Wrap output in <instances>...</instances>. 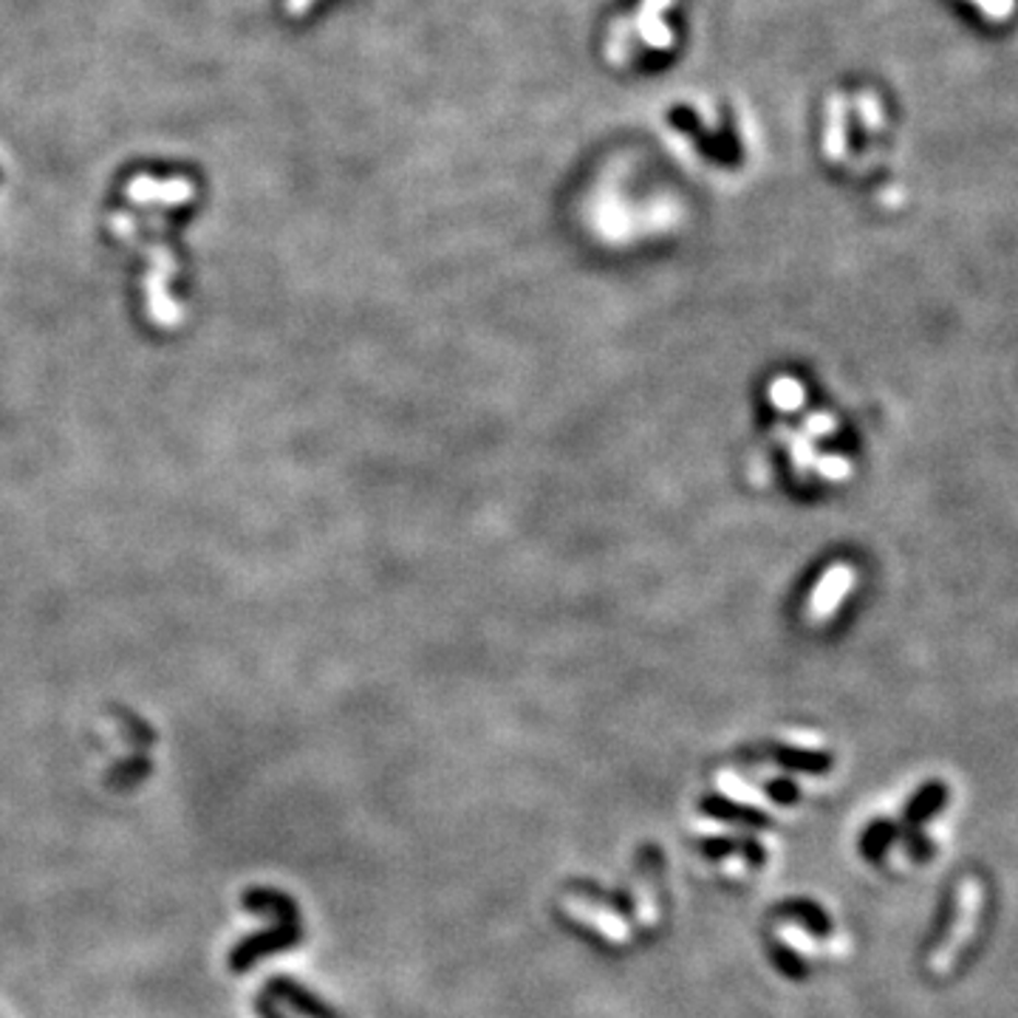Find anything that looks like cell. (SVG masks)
I'll use <instances>...</instances> for the list:
<instances>
[{
    "instance_id": "cell-16",
    "label": "cell",
    "mask_w": 1018,
    "mask_h": 1018,
    "mask_svg": "<svg viewBox=\"0 0 1018 1018\" xmlns=\"http://www.w3.org/2000/svg\"><path fill=\"white\" fill-rule=\"evenodd\" d=\"M905 841H909L911 855H914L916 860H928V857L934 855V846H930V843H928V837H923V835H919V832H916V829H911V832H909V837H905Z\"/></svg>"
},
{
    "instance_id": "cell-3",
    "label": "cell",
    "mask_w": 1018,
    "mask_h": 1018,
    "mask_svg": "<svg viewBox=\"0 0 1018 1018\" xmlns=\"http://www.w3.org/2000/svg\"><path fill=\"white\" fill-rule=\"evenodd\" d=\"M241 909L250 914L269 916L275 923H300L298 903L278 889H246L241 894Z\"/></svg>"
},
{
    "instance_id": "cell-17",
    "label": "cell",
    "mask_w": 1018,
    "mask_h": 1018,
    "mask_svg": "<svg viewBox=\"0 0 1018 1018\" xmlns=\"http://www.w3.org/2000/svg\"><path fill=\"white\" fill-rule=\"evenodd\" d=\"M739 848H744V855L750 857V863H753V866H764V848H761L759 843L747 841V843H739Z\"/></svg>"
},
{
    "instance_id": "cell-1",
    "label": "cell",
    "mask_w": 1018,
    "mask_h": 1018,
    "mask_svg": "<svg viewBox=\"0 0 1018 1018\" xmlns=\"http://www.w3.org/2000/svg\"><path fill=\"white\" fill-rule=\"evenodd\" d=\"M303 942V925L300 923H275L271 928L258 930V934H250L241 942L232 945L230 957H227V964H230V971L235 976H244L250 973L261 959L275 957V953H284V950L294 948V945Z\"/></svg>"
},
{
    "instance_id": "cell-14",
    "label": "cell",
    "mask_w": 1018,
    "mask_h": 1018,
    "mask_svg": "<svg viewBox=\"0 0 1018 1018\" xmlns=\"http://www.w3.org/2000/svg\"><path fill=\"white\" fill-rule=\"evenodd\" d=\"M773 400L778 402L780 407H789V405H795V402L801 400V391H798V385H795V382L780 380L778 385H775V391H773Z\"/></svg>"
},
{
    "instance_id": "cell-4",
    "label": "cell",
    "mask_w": 1018,
    "mask_h": 1018,
    "mask_svg": "<svg viewBox=\"0 0 1018 1018\" xmlns=\"http://www.w3.org/2000/svg\"><path fill=\"white\" fill-rule=\"evenodd\" d=\"M948 803V787H945L942 780H930V784H923V787L916 789V795L909 801L905 807V826L916 829L923 826L925 821H930L934 814H939V809Z\"/></svg>"
},
{
    "instance_id": "cell-7",
    "label": "cell",
    "mask_w": 1018,
    "mask_h": 1018,
    "mask_svg": "<svg viewBox=\"0 0 1018 1018\" xmlns=\"http://www.w3.org/2000/svg\"><path fill=\"white\" fill-rule=\"evenodd\" d=\"M780 916H795V919H801L809 930H812L814 937H829L832 934V919L826 916V911L821 905L809 903V900H795V903H784L778 909Z\"/></svg>"
},
{
    "instance_id": "cell-12",
    "label": "cell",
    "mask_w": 1018,
    "mask_h": 1018,
    "mask_svg": "<svg viewBox=\"0 0 1018 1018\" xmlns=\"http://www.w3.org/2000/svg\"><path fill=\"white\" fill-rule=\"evenodd\" d=\"M767 795L778 803H795V801H798V787H795L793 780L778 778V780H770Z\"/></svg>"
},
{
    "instance_id": "cell-10",
    "label": "cell",
    "mask_w": 1018,
    "mask_h": 1018,
    "mask_svg": "<svg viewBox=\"0 0 1018 1018\" xmlns=\"http://www.w3.org/2000/svg\"><path fill=\"white\" fill-rule=\"evenodd\" d=\"M843 583H846V571H832V575H829L826 580H823L821 594H818V598L812 600V609L818 611V614H826L829 605L835 603V598L841 594Z\"/></svg>"
},
{
    "instance_id": "cell-8",
    "label": "cell",
    "mask_w": 1018,
    "mask_h": 1018,
    "mask_svg": "<svg viewBox=\"0 0 1018 1018\" xmlns=\"http://www.w3.org/2000/svg\"><path fill=\"white\" fill-rule=\"evenodd\" d=\"M896 835H900V832H896V826L891 821H875L869 829H866V832H863V841H860L863 857H866L869 863H880V857L889 852L891 843L896 841Z\"/></svg>"
},
{
    "instance_id": "cell-6",
    "label": "cell",
    "mask_w": 1018,
    "mask_h": 1018,
    "mask_svg": "<svg viewBox=\"0 0 1018 1018\" xmlns=\"http://www.w3.org/2000/svg\"><path fill=\"white\" fill-rule=\"evenodd\" d=\"M775 761H778L780 767L795 770V773H807V775H823L832 770V755L821 753V750L778 747V750H775Z\"/></svg>"
},
{
    "instance_id": "cell-9",
    "label": "cell",
    "mask_w": 1018,
    "mask_h": 1018,
    "mask_svg": "<svg viewBox=\"0 0 1018 1018\" xmlns=\"http://www.w3.org/2000/svg\"><path fill=\"white\" fill-rule=\"evenodd\" d=\"M773 959H775V964H778L784 976L798 979V982H801V979H807V964H803L801 959L795 957V953L787 948V945H775Z\"/></svg>"
},
{
    "instance_id": "cell-2",
    "label": "cell",
    "mask_w": 1018,
    "mask_h": 1018,
    "mask_svg": "<svg viewBox=\"0 0 1018 1018\" xmlns=\"http://www.w3.org/2000/svg\"><path fill=\"white\" fill-rule=\"evenodd\" d=\"M266 993H269L278 1005L292 1007V1010L303 1018H343L332 1005H326V1002L320 996H314L309 987H303V984L289 976H271L269 982H266Z\"/></svg>"
},
{
    "instance_id": "cell-11",
    "label": "cell",
    "mask_w": 1018,
    "mask_h": 1018,
    "mask_svg": "<svg viewBox=\"0 0 1018 1018\" xmlns=\"http://www.w3.org/2000/svg\"><path fill=\"white\" fill-rule=\"evenodd\" d=\"M148 770L150 764L144 759L128 761V764H123V770H116V773L111 775V784H116L119 789L134 787V784H139L142 778H148Z\"/></svg>"
},
{
    "instance_id": "cell-13",
    "label": "cell",
    "mask_w": 1018,
    "mask_h": 1018,
    "mask_svg": "<svg viewBox=\"0 0 1018 1018\" xmlns=\"http://www.w3.org/2000/svg\"><path fill=\"white\" fill-rule=\"evenodd\" d=\"M739 843L736 841H725V837H713V841L702 843V855H707L710 860H721V857L733 855Z\"/></svg>"
},
{
    "instance_id": "cell-5",
    "label": "cell",
    "mask_w": 1018,
    "mask_h": 1018,
    "mask_svg": "<svg viewBox=\"0 0 1018 1018\" xmlns=\"http://www.w3.org/2000/svg\"><path fill=\"white\" fill-rule=\"evenodd\" d=\"M699 807H702V812L716 818V821L744 823V826H755V829L770 826V818L764 812L750 809V807H741V803L730 801V798H721V795H707V798H702Z\"/></svg>"
},
{
    "instance_id": "cell-15",
    "label": "cell",
    "mask_w": 1018,
    "mask_h": 1018,
    "mask_svg": "<svg viewBox=\"0 0 1018 1018\" xmlns=\"http://www.w3.org/2000/svg\"><path fill=\"white\" fill-rule=\"evenodd\" d=\"M255 1013H258V1018H286V1013L280 1010L278 1002H275V998H271L266 991L255 996Z\"/></svg>"
}]
</instances>
